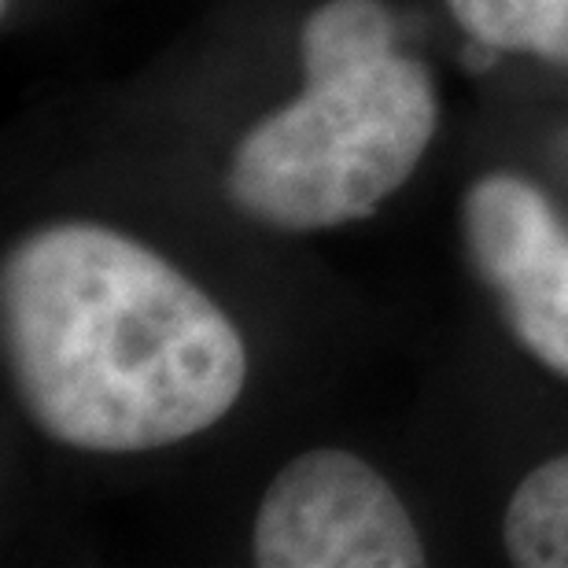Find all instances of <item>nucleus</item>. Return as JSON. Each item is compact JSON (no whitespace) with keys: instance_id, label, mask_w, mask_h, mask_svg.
Segmentation results:
<instances>
[{"instance_id":"f257e3e1","label":"nucleus","mask_w":568,"mask_h":568,"mask_svg":"<svg viewBox=\"0 0 568 568\" xmlns=\"http://www.w3.org/2000/svg\"><path fill=\"white\" fill-rule=\"evenodd\" d=\"M0 325L22 406L78 450L141 454L200 436L247 381L222 306L104 225H49L11 247Z\"/></svg>"},{"instance_id":"f03ea898","label":"nucleus","mask_w":568,"mask_h":568,"mask_svg":"<svg viewBox=\"0 0 568 568\" xmlns=\"http://www.w3.org/2000/svg\"><path fill=\"white\" fill-rule=\"evenodd\" d=\"M303 93L244 133L225 174L236 207L288 233L377 211L422 163L439 115L381 0H325L303 22Z\"/></svg>"},{"instance_id":"7ed1b4c3","label":"nucleus","mask_w":568,"mask_h":568,"mask_svg":"<svg viewBox=\"0 0 568 568\" xmlns=\"http://www.w3.org/2000/svg\"><path fill=\"white\" fill-rule=\"evenodd\" d=\"M263 568H422L425 542L392 484L347 450L300 454L255 514Z\"/></svg>"},{"instance_id":"20e7f679","label":"nucleus","mask_w":568,"mask_h":568,"mask_svg":"<svg viewBox=\"0 0 568 568\" xmlns=\"http://www.w3.org/2000/svg\"><path fill=\"white\" fill-rule=\"evenodd\" d=\"M465 244L514 336L568 377V230L525 178L491 174L465 192Z\"/></svg>"},{"instance_id":"39448f33","label":"nucleus","mask_w":568,"mask_h":568,"mask_svg":"<svg viewBox=\"0 0 568 568\" xmlns=\"http://www.w3.org/2000/svg\"><path fill=\"white\" fill-rule=\"evenodd\" d=\"M503 539L520 568H568V454L542 462L517 484Z\"/></svg>"},{"instance_id":"423d86ee","label":"nucleus","mask_w":568,"mask_h":568,"mask_svg":"<svg viewBox=\"0 0 568 568\" xmlns=\"http://www.w3.org/2000/svg\"><path fill=\"white\" fill-rule=\"evenodd\" d=\"M458 27L484 49L561 55L568 49V0H447Z\"/></svg>"}]
</instances>
